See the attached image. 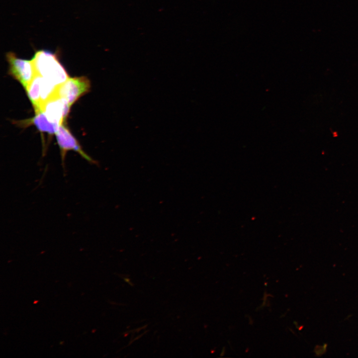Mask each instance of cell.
Returning a JSON list of instances; mask_svg holds the SVG:
<instances>
[{
	"label": "cell",
	"mask_w": 358,
	"mask_h": 358,
	"mask_svg": "<svg viewBox=\"0 0 358 358\" xmlns=\"http://www.w3.org/2000/svg\"><path fill=\"white\" fill-rule=\"evenodd\" d=\"M31 60L36 74L58 87L70 78L56 53L40 50L36 51Z\"/></svg>",
	"instance_id": "cell-1"
},
{
	"label": "cell",
	"mask_w": 358,
	"mask_h": 358,
	"mask_svg": "<svg viewBox=\"0 0 358 358\" xmlns=\"http://www.w3.org/2000/svg\"><path fill=\"white\" fill-rule=\"evenodd\" d=\"M6 58L9 65L8 75L20 83L25 90L36 74L32 60L18 58L13 52L7 53Z\"/></svg>",
	"instance_id": "cell-2"
},
{
	"label": "cell",
	"mask_w": 358,
	"mask_h": 358,
	"mask_svg": "<svg viewBox=\"0 0 358 358\" xmlns=\"http://www.w3.org/2000/svg\"><path fill=\"white\" fill-rule=\"evenodd\" d=\"M90 89V83L86 77L69 78L59 86L57 95L65 99L71 106L79 98L88 93Z\"/></svg>",
	"instance_id": "cell-3"
},
{
	"label": "cell",
	"mask_w": 358,
	"mask_h": 358,
	"mask_svg": "<svg viewBox=\"0 0 358 358\" xmlns=\"http://www.w3.org/2000/svg\"><path fill=\"white\" fill-rule=\"evenodd\" d=\"M55 134L57 143L60 150L63 168L64 169L65 159L66 153L68 151L71 150L79 153L89 163L96 164L94 160L84 152L79 142L63 124L60 126L59 130Z\"/></svg>",
	"instance_id": "cell-4"
},
{
	"label": "cell",
	"mask_w": 358,
	"mask_h": 358,
	"mask_svg": "<svg viewBox=\"0 0 358 358\" xmlns=\"http://www.w3.org/2000/svg\"><path fill=\"white\" fill-rule=\"evenodd\" d=\"M70 107L65 99L56 94L44 102L38 110H41L51 122L61 125L67 118Z\"/></svg>",
	"instance_id": "cell-5"
},
{
	"label": "cell",
	"mask_w": 358,
	"mask_h": 358,
	"mask_svg": "<svg viewBox=\"0 0 358 358\" xmlns=\"http://www.w3.org/2000/svg\"><path fill=\"white\" fill-rule=\"evenodd\" d=\"M35 115L32 119L27 120L24 124L34 125L40 131L55 134L59 130L60 125L51 122L41 110L35 111Z\"/></svg>",
	"instance_id": "cell-6"
},
{
	"label": "cell",
	"mask_w": 358,
	"mask_h": 358,
	"mask_svg": "<svg viewBox=\"0 0 358 358\" xmlns=\"http://www.w3.org/2000/svg\"><path fill=\"white\" fill-rule=\"evenodd\" d=\"M42 78V76L36 74L25 89L28 97L35 111L39 109L41 105L40 87Z\"/></svg>",
	"instance_id": "cell-7"
}]
</instances>
